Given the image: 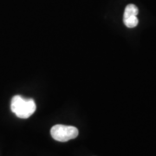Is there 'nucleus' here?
<instances>
[{"label":"nucleus","instance_id":"nucleus-2","mask_svg":"<svg viewBox=\"0 0 156 156\" xmlns=\"http://www.w3.org/2000/svg\"><path fill=\"white\" fill-rule=\"evenodd\" d=\"M50 134L52 138L60 142H66L69 140L76 138L79 131L76 127L57 124L53 126L50 129Z\"/></svg>","mask_w":156,"mask_h":156},{"label":"nucleus","instance_id":"nucleus-4","mask_svg":"<svg viewBox=\"0 0 156 156\" xmlns=\"http://www.w3.org/2000/svg\"><path fill=\"white\" fill-rule=\"evenodd\" d=\"M123 23L128 28H134L137 26L139 20L137 18V16L128 17V18H123Z\"/></svg>","mask_w":156,"mask_h":156},{"label":"nucleus","instance_id":"nucleus-1","mask_svg":"<svg viewBox=\"0 0 156 156\" xmlns=\"http://www.w3.org/2000/svg\"><path fill=\"white\" fill-rule=\"evenodd\" d=\"M11 108L18 118L27 119L33 115L37 106L33 99L26 100L20 95H15L11 100Z\"/></svg>","mask_w":156,"mask_h":156},{"label":"nucleus","instance_id":"nucleus-3","mask_svg":"<svg viewBox=\"0 0 156 156\" xmlns=\"http://www.w3.org/2000/svg\"><path fill=\"white\" fill-rule=\"evenodd\" d=\"M138 12H139V10H138L137 6L134 5L133 4H130V5L126 6V8H125L123 18H128V17L137 16Z\"/></svg>","mask_w":156,"mask_h":156}]
</instances>
